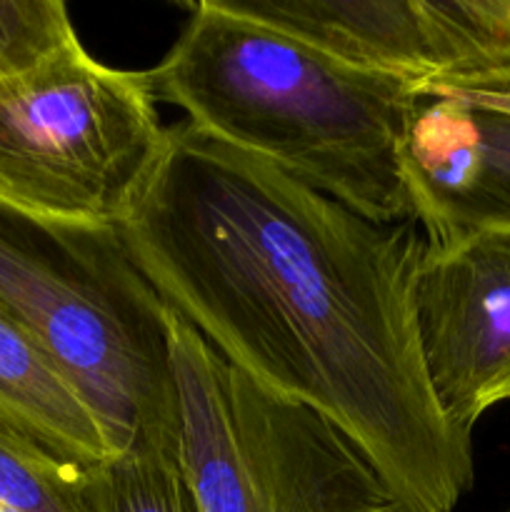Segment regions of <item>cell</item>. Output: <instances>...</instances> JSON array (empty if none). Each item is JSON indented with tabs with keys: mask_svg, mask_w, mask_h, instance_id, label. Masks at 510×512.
<instances>
[{
	"mask_svg": "<svg viewBox=\"0 0 510 512\" xmlns=\"http://www.w3.org/2000/svg\"><path fill=\"white\" fill-rule=\"evenodd\" d=\"M505 512H510V508H508V510H505Z\"/></svg>",
	"mask_w": 510,
	"mask_h": 512,
	"instance_id": "5bb4252c",
	"label": "cell"
},
{
	"mask_svg": "<svg viewBox=\"0 0 510 512\" xmlns=\"http://www.w3.org/2000/svg\"><path fill=\"white\" fill-rule=\"evenodd\" d=\"M118 230L170 313L338 425L405 512H455L475 480L473 435L445 418L425 373L418 223L363 218L180 123Z\"/></svg>",
	"mask_w": 510,
	"mask_h": 512,
	"instance_id": "6da1fadb",
	"label": "cell"
},
{
	"mask_svg": "<svg viewBox=\"0 0 510 512\" xmlns=\"http://www.w3.org/2000/svg\"><path fill=\"white\" fill-rule=\"evenodd\" d=\"M155 98L193 128L375 223L413 220L408 140L418 83L200 0L158 68Z\"/></svg>",
	"mask_w": 510,
	"mask_h": 512,
	"instance_id": "7a4b0ae2",
	"label": "cell"
},
{
	"mask_svg": "<svg viewBox=\"0 0 510 512\" xmlns=\"http://www.w3.org/2000/svg\"><path fill=\"white\" fill-rule=\"evenodd\" d=\"M415 320L440 410L473 435L490 408L510 400V225L425 243Z\"/></svg>",
	"mask_w": 510,
	"mask_h": 512,
	"instance_id": "52a82bcc",
	"label": "cell"
},
{
	"mask_svg": "<svg viewBox=\"0 0 510 512\" xmlns=\"http://www.w3.org/2000/svg\"><path fill=\"white\" fill-rule=\"evenodd\" d=\"M0 510L98 512L90 468L60 458L48 445L0 418Z\"/></svg>",
	"mask_w": 510,
	"mask_h": 512,
	"instance_id": "30bf717a",
	"label": "cell"
},
{
	"mask_svg": "<svg viewBox=\"0 0 510 512\" xmlns=\"http://www.w3.org/2000/svg\"><path fill=\"white\" fill-rule=\"evenodd\" d=\"M358 68L428 88L510 85V0H220Z\"/></svg>",
	"mask_w": 510,
	"mask_h": 512,
	"instance_id": "8992f818",
	"label": "cell"
},
{
	"mask_svg": "<svg viewBox=\"0 0 510 512\" xmlns=\"http://www.w3.org/2000/svg\"><path fill=\"white\" fill-rule=\"evenodd\" d=\"M0 313L80 395L110 455L178 460L168 308L118 228L0 208Z\"/></svg>",
	"mask_w": 510,
	"mask_h": 512,
	"instance_id": "3957f363",
	"label": "cell"
},
{
	"mask_svg": "<svg viewBox=\"0 0 510 512\" xmlns=\"http://www.w3.org/2000/svg\"><path fill=\"white\" fill-rule=\"evenodd\" d=\"M413 220L425 243L510 225V118L425 98L408 140Z\"/></svg>",
	"mask_w": 510,
	"mask_h": 512,
	"instance_id": "ba28073f",
	"label": "cell"
},
{
	"mask_svg": "<svg viewBox=\"0 0 510 512\" xmlns=\"http://www.w3.org/2000/svg\"><path fill=\"white\" fill-rule=\"evenodd\" d=\"M178 463L200 512H405L325 415L275 395L168 310Z\"/></svg>",
	"mask_w": 510,
	"mask_h": 512,
	"instance_id": "277c9868",
	"label": "cell"
},
{
	"mask_svg": "<svg viewBox=\"0 0 510 512\" xmlns=\"http://www.w3.org/2000/svg\"><path fill=\"white\" fill-rule=\"evenodd\" d=\"M148 73L110 68L80 40L0 78V208L120 228L168 145Z\"/></svg>",
	"mask_w": 510,
	"mask_h": 512,
	"instance_id": "5b68a950",
	"label": "cell"
},
{
	"mask_svg": "<svg viewBox=\"0 0 510 512\" xmlns=\"http://www.w3.org/2000/svg\"><path fill=\"white\" fill-rule=\"evenodd\" d=\"M0 512H3V510H0Z\"/></svg>",
	"mask_w": 510,
	"mask_h": 512,
	"instance_id": "9a60e30c",
	"label": "cell"
},
{
	"mask_svg": "<svg viewBox=\"0 0 510 512\" xmlns=\"http://www.w3.org/2000/svg\"><path fill=\"white\" fill-rule=\"evenodd\" d=\"M425 98H448L458 100V103L470 105L475 110H485V113L505 115L510 118V85L493 90H478V88H430L423 90Z\"/></svg>",
	"mask_w": 510,
	"mask_h": 512,
	"instance_id": "4fadbf2b",
	"label": "cell"
},
{
	"mask_svg": "<svg viewBox=\"0 0 510 512\" xmlns=\"http://www.w3.org/2000/svg\"><path fill=\"white\" fill-rule=\"evenodd\" d=\"M75 40L60 0H0V78L35 68Z\"/></svg>",
	"mask_w": 510,
	"mask_h": 512,
	"instance_id": "7c38bea8",
	"label": "cell"
},
{
	"mask_svg": "<svg viewBox=\"0 0 510 512\" xmlns=\"http://www.w3.org/2000/svg\"><path fill=\"white\" fill-rule=\"evenodd\" d=\"M98 512H200L173 458L110 455L90 468Z\"/></svg>",
	"mask_w": 510,
	"mask_h": 512,
	"instance_id": "8fae6325",
	"label": "cell"
},
{
	"mask_svg": "<svg viewBox=\"0 0 510 512\" xmlns=\"http://www.w3.org/2000/svg\"><path fill=\"white\" fill-rule=\"evenodd\" d=\"M0 418L70 463L93 468L110 458L80 395L5 313H0Z\"/></svg>",
	"mask_w": 510,
	"mask_h": 512,
	"instance_id": "9c48e42d",
	"label": "cell"
}]
</instances>
